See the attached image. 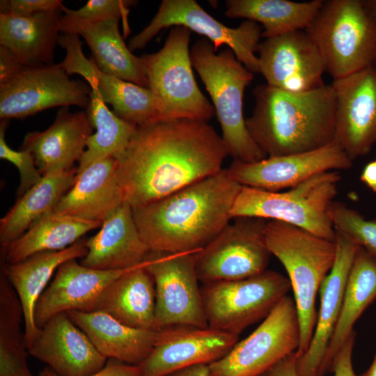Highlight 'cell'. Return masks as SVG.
I'll return each instance as SVG.
<instances>
[{
	"label": "cell",
	"instance_id": "bcb514c9",
	"mask_svg": "<svg viewBox=\"0 0 376 376\" xmlns=\"http://www.w3.org/2000/svg\"><path fill=\"white\" fill-rule=\"evenodd\" d=\"M164 376H211L209 365L200 364L184 368Z\"/></svg>",
	"mask_w": 376,
	"mask_h": 376
},
{
	"label": "cell",
	"instance_id": "ffe728a7",
	"mask_svg": "<svg viewBox=\"0 0 376 376\" xmlns=\"http://www.w3.org/2000/svg\"><path fill=\"white\" fill-rule=\"evenodd\" d=\"M336 258L320 290L315 329L304 354L297 360L299 376H318L337 324L347 278L359 246L336 233Z\"/></svg>",
	"mask_w": 376,
	"mask_h": 376
},
{
	"label": "cell",
	"instance_id": "2e32d148",
	"mask_svg": "<svg viewBox=\"0 0 376 376\" xmlns=\"http://www.w3.org/2000/svg\"><path fill=\"white\" fill-rule=\"evenodd\" d=\"M260 73L272 87L303 93L322 86L324 58L306 31L298 30L260 42Z\"/></svg>",
	"mask_w": 376,
	"mask_h": 376
},
{
	"label": "cell",
	"instance_id": "e0dca14e",
	"mask_svg": "<svg viewBox=\"0 0 376 376\" xmlns=\"http://www.w3.org/2000/svg\"><path fill=\"white\" fill-rule=\"evenodd\" d=\"M352 165L350 158L333 141L317 150L267 157L252 163L233 160L226 170L230 177L242 186L279 191L290 189L319 173L348 169Z\"/></svg>",
	"mask_w": 376,
	"mask_h": 376
},
{
	"label": "cell",
	"instance_id": "cb8c5ba5",
	"mask_svg": "<svg viewBox=\"0 0 376 376\" xmlns=\"http://www.w3.org/2000/svg\"><path fill=\"white\" fill-rule=\"evenodd\" d=\"M84 267L122 270L143 263L150 252L137 229L132 207L124 203L102 223L97 233L86 240Z\"/></svg>",
	"mask_w": 376,
	"mask_h": 376
},
{
	"label": "cell",
	"instance_id": "7bdbcfd3",
	"mask_svg": "<svg viewBox=\"0 0 376 376\" xmlns=\"http://www.w3.org/2000/svg\"><path fill=\"white\" fill-rule=\"evenodd\" d=\"M39 376H59L49 367L43 368ZM91 376H141L139 366L130 365L116 359H109L100 372Z\"/></svg>",
	"mask_w": 376,
	"mask_h": 376
},
{
	"label": "cell",
	"instance_id": "f6af8a7d",
	"mask_svg": "<svg viewBox=\"0 0 376 376\" xmlns=\"http://www.w3.org/2000/svg\"><path fill=\"white\" fill-rule=\"evenodd\" d=\"M298 358L294 352L286 357L260 376H299Z\"/></svg>",
	"mask_w": 376,
	"mask_h": 376
},
{
	"label": "cell",
	"instance_id": "681fc988",
	"mask_svg": "<svg viewBox=\"0 0 376 376\" xmlns=\"http://www.w3.org/2000/svg\"><path fill=\"white\" fill-rule=\"evenodd\" d=\"M357 376H376V354L369 368L362 375Z\"/></svg>",
	"mask_w": 376,
	"mask_h": 376
},
{
	"label": "cell",
	"instance_id": "d6a6232c",
	"mask_svg": "<svg viewBox=\"0 0 376 376\" xmlns=\"http://www.w3.org/2000/svg\"><path fill=\"white\" fill-rule=\"evenodd\" d=\"M119 20L111 18L86 26L79 35L85 39L102 72L148 88L139 57L132 54L120 33Z\"/></svg>",
	"mask_w": 376,
	"mask_h": 376
},
{
	"label": "cell",
	"instance_id": "7dc6e473",
	"mask_svg": "<svg viewBox=\"0 0 376 376\" xmlns=\"http://www.w3.org/2000/svg\"><path fill=\"white\" fill-rule=\"evenodd\" d=\"M360 179L370 189L376 193V159L365 166Z\"/></svg>",
	"mask_w": 376,
	"mask_h": 376
},
{
	"label": "cell",
	"instance_id": "7c38bea8",
	"mask_svg": "<svg viewBox=\"0 0 376 376\" xmlns=\"http://www.w3.org/2000/svg\"><path fill=\"white\" fill-rule=\"evenodd\" d=\"M182 26L205 36L214 50L226 45L249 70L260 73L258 52L262 31L257 22L245 20L237 28L219 22L194 0H163L150 23L132 38L130 51L143 48L162 29Z\"/></svg>",
	"mask_w": 376,
	"mask_h": 376
},
{
	"label": "cell",
	"instance_id": "8fae6325",
	"mask_svg": "<svg viewBox=\"0 0 376 376\" xmlns=\"http://www.w3.org/2000/svg\"><path fill=\"white\" fill-rule=\"evenodd\" d=\"M233 219V223L196 252V274L202 284L244 279L267 269L271 256L265 236L267 220Z\"/></svg>",
	"mask_w": 376,
	"mask_h": 376
},
{
	"label": "cell",
	"instance_id": "52a82bcc",
	"mask_svg": "<svg viewBox=\"0 0 376 376\" xmlns=\"http://www.w3.org/2000/svg\"><path fill=\"white\" fill-rule=\"evenodd\" d=\"M305 30L334 79L376 65V26L362 1H324Z\"/></svg>",
	"mask_w": 376,
	"mask_h": 376
},
{
	"label": "cell",
	"instance_id": "b9f144b4",
	"mask_svg": "<svg viewBox=\"0 0 376 376\" xmlns=\"http://www.w3.org/2000/svg\"><path fill=\"white\" fill-rule=\"evenodd\" d=\"M355 336L356 333L354 331L336 355L330 370V373H334V376H357L352 366Z\"/></svg>",
	"mask_w": 376,
	"mask_h": 376
},
{
	"label": "cell",
	"instance_id": "f35d334b",
	"mask_svg": "<svg viewBox=\"0 0 376 376\" xmlns=\"http://www.w3.org/2000/svg\"><path fill=\"white\" fill-rule=\"evenodd\" d=\"M7 120L0 124V158L13 163L19 173V185L17 191L18 198L38 184L43 178L38 169L33 155L27 150H13L5 140V132L8 127Z\"/></svg>",
	"mask_w": 376,
	"mask_h": 376
},
{
	"label": "cell",
	"instance_id": "277c9868",
	"mask_svg": "<svg viewBox=\"0 0 376 376\" xmlns=\"http://www.w3.org/2000/svg\"><path fill=\"white\" fill-rule=\"evenodd\" d=\"M265 236L269 252L285 267L293 291L300 330L295 352L299 359L306 351L315 329L316 297L334 263L336 242L276 220L267 221Z\"/></svg>",
	"mask_w": 376,
	"mask_h": 376
},
{
	"label": "cell",
	"instance_id": "4dcf8cb0",
	"mask_svg": "<svg viewBox=\"0 0 376 376\" xmlns=\"http://www.w3.org/2000/svg\"><path fill=\"white\" fill-rule=\"evenodd\" d=\"M102 225V222L52 212L36 221L21 237L3 246L1 256L7 263H16L39 252L63 250Z\"/></svg>",
	"mask_w": 376,
	"mask_h": 376
},
{
	"label": "cell",
	"instance_id": "603a6c76",
	"mask_svg": "<svg viewBox=\"0 0 376 376\" xmlns=\"http://www.w3.org/2000/svg\"><path fill=\"white\" fill-rule=\"evenodd\" d=\"M125 203L117 173V161L108 157L76 175L70 190L54 212L86 221L102 222Z\"/></svg>",
	"mask_w": 376,
	"mask_h": 376
},
{
	"label": "cell",
	"instance_id": "83f0119b",
	"mask_svg": "<svg viewBox=\"0 0 376 376\" xmlns=\"http://www.w3.org/2000/svg\"><path fill=\"white\" fill-rule=\"evenodd\" d=\"M66 313L108 359L139 366L153 347L157 331L128 327L102 312L73 310Z\"/></svg>",
	"mask_w": 376,
	"mask_h": 376
},
{
	"label": "cell",
	"instance_id": "5bb4252c",
	"mask_svg": "<svg viewBox=\"0 0 376 376\" xmlns=\"http://www.w3.org/2000/svg\"><path fill=\"white\" fill-rule=\"evenodd\" d=\"M70 79L58 64L26 67L0 85V118H24L55 107H87L91 88Z\"/></svg>",
	"mask_w": 376,
	"mask_h": 376
},
{
	"label": "cell",
	"instance_id": "8d00e7d4",
	"mask_svg": "<svg viewBox=\"0 0 376 376\" xmlns=\"http://www.w3.org/2000/svg\"><path fill=\"white\" fill-rule=\"evenodd\" d=\"M136 1L125 0H89L83 7L70 10L63 5L60 19L62 33L78 34L81 29L101 21L115 18L127 23L129 6Z\"/></svg>",
	"mask_w": 376,
	"mask_h": 376
},
{
	"label": "cell",
	"instance_id": "ba28073f",
	"mask_svg": "<svg viewBox=\"0 0 376 376\" xmlns=\"http://www.w3.org/2000/svg\"><path fill=\"white\" fill-rule=\"evenodd\" d=\"M191 31L173 26L163 47L139 57L148 88L162 100L163 120L189 119L207 122L214 107L196 82L189 51Z\"/></svg>",
	"mask_w": 376,
	"mask_h": 376
},
{
	"label": "cell",
	"instance_id": "74e56055",
	"mask_svg": "<svg viewBox=\"0 0 376 376\" xmlns=\"http://www.w3.org/2000/svg\"><path fill=\"white\" fill-rule=\"evenodd\" d=\"M329 215L335 232L364 249L376 260V220H368L345 203L334 201Z\"/></svg>",
	"mask_w": 376,
	"mask_h": 376
},
{
	"label": "cell",
	"instance_id": "c3c4849f",
	"mask_svg": "<svg viewBox=\"0 0 376 376\" xmlns=\"http://www.w3.org/2000/svg\"><path fill=\"white\" fill-rule=\"evenodd\" d=\"M363 5L376 26V0L362 1Z\"/></svg>",
	"mask_w": 376,
	"mask_h": 376
},
{
	"label": "cell",
	"instance_id": "60d3db41",
	"mask_svg": "<svg viewBox=\"0 0 376 376\" xmlns=\"http://www.w3.org/2000/svg\"><path fill=\"white\" fill-rule=\"evenodd\" d=\"M63 6L61 0H1V13L27 17L32 15L55 10Z\"/></svg>",
	"mask_w": 376,
	"mask_h": 376
},
{
	"label": "cell",
	"instance_id": "3957f363",
	"mask_svg": "<svg viewBox=\"0 0 376 376\" xmlns=\"http://www.w3.org/2000/svg\"><path fill=\"white\" fill-rule=\"evenodd\" d=\"M246 125L267 157L308 152L334 141L336 95L331 85L291 93L258 85Z\"/></svg>",
	"mask_w": 376,
	"mask_h": 376
},
{
	"label": "cell",
	"instance_id": "30bf717a",
	"mask_svg": "<svg viewBox=\"0 0 376 376\" xmlns=\"http://www.w3.org/2000/svg\"><path fill=\"white\" fill-rule=\"evenodd\" d=\"M300 330L296 305L284 297L246 338L221 359L209 364L211 376H260L296 352Z\"/></svg>",
	"mask_w": 376,
	"mask_h": 376
},
{
	"label": "cell",
	"instance_id": "f1b7e54d",
	"mask_svg": "<svg viewBox=\"0 0 376 376\" xmlns=\"http://www.w3.org/2000/svg\"><path fill=\"white\" fill-rule=\"evenodd\" d=\"M376 299V260L359 247L347 278L340 315L318 376L330 373L334 358L368 306Z\"/></svg>",
	"mask_w": 376,
	"mask_h": 376
},
{
	"label": "cell",
	"instance_id": "484cf974",
	"mask_svg": "<svg viewBox=\"0 0 376 376\" xmlns=\"http://www.w3.org/2000/svg\"><path fill=\"white\" fill-rule=\"evenodd\" d=\"M87 253L86 240L80 239L63 250L39 252L16 263H7L1 256V269L22 306L27 350L39 330L34 320L36 304L54 272L63 263L72 259L83 258Z\"/></svg>",
	"mask_w": 376,
	"mask_h": 376
},
{
	"label": "cell",
	"instance_id": "4316f807",
	"mask_svg": "<svg viewBox=\"0 0 376 376\" xmlns=\"http://www.w3.org/2000/svg\"><path fill=\"white\" fill-rule=\"evenodd\" d=\"M62 6L27 17L0 13V46L8 49L25 67L54 64Z\"/></svg>",
	"mask_w": 376,
	"mask_h": 376
},
{
	"label": "cell",
	"instance_id": "9c48e42d",
	"mask_svg": "<svg viewBox=\"0 0 376 376\" xmlns=\"http://www.w3.org/2000/svg\"><path fill=\"white\" fill-rule=\"evenodd\" d=\"M290 290L288 278L268 269L244 279L203 283L208 327L239 336L264 320Z\"/></svg>",
	"mask_w": 376,
	"mask_h": 376
},
{
	"label": "cell",
	"instance_id": "4fadbf2b",
	"mask_svg": "<svg viewBox=\"0 0 376 376\" xmlns=\"http://www.w3.org/2000/svg\"><path fill=\"white\" fill-rule=\"evenodd\" d=\"M196 252L151 251L146 258V267L155 284L157 331L175 325L208 327L196 269Z\"/></svg>",
	"mask_w": 376,
	"mask_h": 376
},
{
	"label": "cell",
	"instance_id": "f546056e",
	"mask_svg": "<svg viewBox=\"0 0 376 376\" xmlns=\"http://www.w3.org/2000/svg\"><path fill=\"white\" fill-rule=\"evenodd\" d=\"M77 167L54 172L19 197L0 220V244L6 246L21 237L36 221L54 212L61 198L70 190Z\"/></svg>",
	"mask_w": 376,
	"mask_h": 376
},
{
	"label": "cell",
	"instance_id": "d6986e66",
	"mask_svg": "<svg viewBox=\"0 0 376 376\" xmlns=\"http://www.w3.org/2000/svg\"><path fill=\"white\" fill-rule=\"evenodd\" d=\"M28 352L59 376H91L108 361L66 313L53 316L39 329Z\"/></svg>",
	"mask_w": 376,
	"mask_h": 376
},
{
	"label": "cell",
	"instance_id": "ee69618b",
	"mask_svg": "<svg viewBox=\"0 0 376 376\" xmlns=\"http://www.w3.org/2000/svg\"><path fill=\"white\" fill-rule=\"evenodd\" d=\"M25 68L13 52L0 46V85L12 80Z\"/></svg>",
	"mask_w": 376,
	"mask_h": 376
},
{
	"label": "cell",
	"instance_id": "1f68e13d",
	"mask_svg": "<svg viewBox=\"0 0 376 376\" xmlns=\"http://www.w3.org/2000/svg\"><path fill=\"white\" fill-rule=\"evenodd\" d=\"M324 1L295 2L288 0H227L225 15L244 18L263 25L262 36L272 38L305 30Z\"/></svg>",
	"mask_w": 376,
	"mask_h": 376
},
{
	"label": "cell",
	"instance_id": "6da1fadb",
	"mask_svg": "<svg viewBox=\"0 0 376 376\" xmlns=\"http://www.w3.org/2000/svg\"><path fill=\"white\" fill-rule=\"evenodd\" d=\"M229 155L221 136L207 122L189 119L137 126L116 159L124 201L148 204L217 173Z\"/></svg>",
	"mask_w": 376,
	"mask_h": 376
},
{
	"label": "cell",
	"instance_id": "7402d4cb",
	"mask_svg": "<svg viewBox=\"0 0 376 376\" xmlns=\"http://www.w3.org/2000/svg\"><path fill=\"white\" fill-rule=\"evenodd\" d=\"M92 129L85 112L72 113L65 107L47 130L27 133L21 150L33 155L42 176L68 170L84 154Z\"/></svg>",
	"mask_w": 376,
	"mask_h": 376
},
{
	"label": "cell",
	"instance_id": "ab89813d",
	"mask_svg": "<svg viewBox=\"0 0 376 376\" xmlns=\"http://www.w3.org/2000/svg\"><path fill=\"white\" fill-rule=\"evenodd\" d=\"M79 35L62 33L58 43L65 49L66 56L59 66L68 75L78 74L82 76L91 89H96L97 79L94 70V58L84 56Z\"/></svg>",
	"mask_w": 376,
	"mask_h": 376
},
{
	"label": "cell",
	"instance_id": "5b68a950",
	"mask_svg": "<svg viewBox=\"0 0 376 376\" xmlns=\"http://www.w3.org/2000/svg\"><path fill=\"white\" fill-rule=\"evenodd\" d=\"M190 57L213 102L229 155L246 163L267 157L250 136L243 116L244 93L253 73L230 48L216 54L206 38L194 44Z\"/></svg>",
	"mask_w": 376,
	"mask_h": 376
},
{
	"label": "cell",
	"instance_id": "44dd1931",
	"mask_svg": "<svg viewBox=\"0 0 376 376\" xmlns=\"http://www.w3.org/2000/svg\"><path fill=\"white\" fill-rule=\"evenodd\" d=\"M129 269H95L81 265L77 259L63 263L36 304V327H42L50 318L61 313L87 311L102 291Z\"/></svg>",
	"mask_w": 376,
	"mask_h": 376
},
{
	"label": "cell",
	"instance_id": "ac0fdd59",
	"mask_svg": "<svg viewBox=\"0 0 376 376\" xmlns=\"http://www.w3.org/2000/svg\"><path fill=\"white\" fill-rule=\"evenodd\" d=\"M238 340L237 335L209 327L161 329L151 352L139 365L141 376H164L192 366L209 365L224 357Z\"/></svg>",
	"mask_w": 376,
	"mask_h": 376
},
{
	"label": "cell",
	"instance_id": "e575fe53",
	"mask_svg": "<svg viewBox=\"0 0 376 376\" xmlns=\"http://www.w3.org/2000/svg\"><path fill=\"white\" fill-rule=\"evenodd\" d=\"M86 113L96 132L86 142V150L78 162L77 175L97 161L119 156L136 127L109 110L97 89H91Z\"/></svg>",
	"mask_w": 376,
	"mask_h": 376
},
{
	"label": "cell",
	"instance_id": "836d02e7",
	"mask_svg": "<svg viewBox=\"0 0 376 376\" xmlns=\"http://www.w3.org/2000/svg\"><path fill=\"white\" fill-rule=\"evenodd\" d=\"M94 70L96 89L118 117L136 127L163 120L164 104L149 88L102 72L95 59Z\"/></svg>",
	"mask_w": 376,
	"mask_h": 376
},
{
	"label": "cell",
	"instance_id": "9a60e30c",
	"mask_svg": "<svg viewBox=\"0 0 376 376\" xmlns=\"http://www.w3.org/2000/svg\"><path fill=\"white\" fill-rule=\"evenodd\" d=\"M336 95L334 141L352 161L368 154L376 143V65L331 84Z\"/></svg>",
	"mask_w": 376,
	"mask_h": 376
},
{
	"label": "cell",
	"instance_id": "d590c367",
	"mask_svg": "<svg viewBox=\"0 0 376 376\" xmlns=\"http://www.w3.org/2000/svg\"><path fill=\"white\" fill-rule=\"evenodd\" d=\"M23 308L2 269L0 273V376H34L29 368Z\"/></svg>",
	"mask_w": 376,
	"mask_h": 376
},
{
	"label": "cell",
	"instance_id": "8992f818",
	"mask_svg": "<svg viewBox=\"0 0 376 376\" xmlns=\"http://www.w3.org/2000/svg\"><path fill=\"white\" fill-rule=\"evenodd\" d=\"M340 179L338 171H327L283 192L242 186L230 214L233 219L247 217L283 221L335 241L329 208L337 194Z\"/></svg>",
	"mask_w": 376,
	"mask_h": 376
},
{
	"label": "cell",
	"instance_id": "d4e9b609",
	"mask_svg": "<svg viewBox=\"0 0 376 376\" xmlns=\"http://www.w3.org/2000/svg\"><path fill=\"white\" fill-rule=\"evenodd\" d=\"M146 261L112 281L87 312H102L139 329L157 331L154 279Z\"/></svg>",
	"mask_w": 376,
	"mask_h": 376
},
{
	"label": "cell",
	"instance_id": "7a4b0ae2",
	"mask_svg": "<svg viewBox=\"0 0 376 376\" xmlns=\"http://www.w3.org/2000/svg\"><path fill=\"white\" fill-rule=\"evenodd\" d=\"M242 185L226 169L148 204L132 207L141 238L152 251H198L229 223Z\"/></svg>",
	"mask_w": 376,
	"mask_h": 376
}]
</instances>
